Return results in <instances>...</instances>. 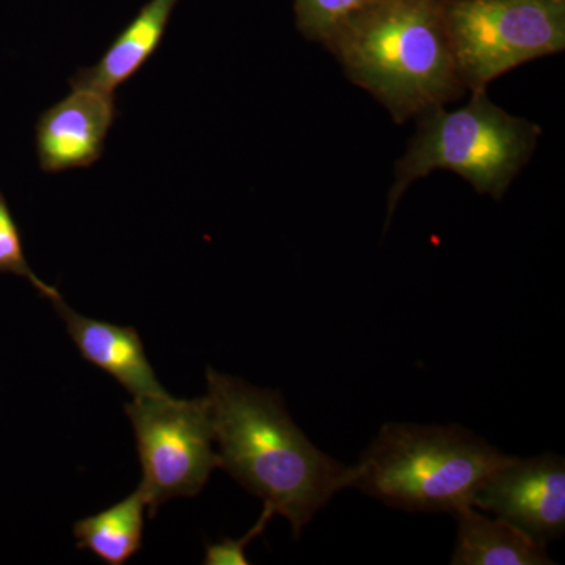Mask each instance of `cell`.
I'll return each mask as SVG.
<instances>
[{
	"label": "cell",
	"mask_w": 565,
	"mask_h": 565,
	"mask_svg": "<svg viewBox=\"0 0 565 565\" xmlns=\"http://www.w3.org/2000/svg\"><path fill=\"white\" fill-rule=\"evenodd\" d=\"M221 468L291 523L294 537L334 494L351 487L352 465L327 456L292 422L281 394L207 367Z\"/></svg>",
	"instance_id": "1"
},
{
	"label": "cell",
	"mask_w": 565,
	"mask_h": 565,
	"mask_svg": "<svg viewBox=\"0 0 565 565\" xmlns=\"http://www.w3.org/2000/svg\"><path fill=\"white\" fill-rule=\"evenodd\" d=\"M322 44L396 122L467 92L446 29L445 0H374Z\"/></svg>",
	"instance_id": "2"
},
{
	"label": "cell",
	"mask_w": 565,
	"mask_h": 565,
	"mask_svg": "<svg viewBox=\"0 0 565 565\" xmlns=\"http://www.w3.org/2000/svg\"><path fill=\"white\" fill-rule=\"evenodd\" d=\"M505 459L459 424L386 423L352 465L351 487L397 511L455 515Z\"/></svg>",
	"instance_id": "3"
},
{
	"label": "cell",
	"mask_w": 565,
	"mask_h": 565,
	"mask_svg": "<svg viewBox=\"0 0 565 565\" xmlns=\"http://www.w3.org/2000/svg\"><path fill=\"white\" fill-rule=\"evenodd\" d=\"M541 134V126L508 114L486 90L473 92L462 109L427 111L418 117V131L394 169L386 222L405 191L435 170L455 172L481 195L503 199Z\"/></svg>",
	"instance_id": "4"
},
{
	"label": "cell",
	"mask_w": 565,
	"mask_h": 565,
	"mask_svg": "<svg viewBox=\"0 0 565 565\" xmlns=\"http://www.w3.org/2000/svg\"><path fill=\"white\" fill-rule=\"evenodd\" d=\"M445 21L467 90L565 50V0H445Z\"/></svg>",
	"instance_id": "5"
},
{
	"label": "cell",
	"mask_w": 565,
	"mask_h": 565,
	"mask_svg": "<svg viewBox=\"0 0 565 565\" xmlns=\"http://www.w3.org/2000/svg\"><path fill=\"white\" fill-rule=\"evenodd\" d=\"M125 411L143 473L137 490L150 519L174 498L200 494L212 471L221 468L206 396L192 401L174 399L170 394L134 397Z\"/></svg>",
	"instance_id": "6"
},
{
	"label": "cell",
	"mask_w": 565,
	"mask_h": 565,
	"mask_svg": "<svg viewBox=\"0 0 565 565\" xmlns=\"http://www.w3.org/2000/svg\"><path fill=\"white\" fill-rule=\"evenodd\" d=\"M473 508L490 512L542 544L565 533V460L508 456L476 490Z\"/></svg>",
	"instance_id": "7"
},
{
	"label": "cell",
	"mask_w": 565,
	"mask_h": 565,
	"mask_svg": "<svg viewBox=\"0 0 565 565\" xmlns=\"http://www.w3.org/2000/svg\"><path fill=\"white\" fill-rule=\"evenodd\" d=\"M118 118L117 95L71 87L68 96L40 115L35 148L41 172L90 169L103 158Z\"/></svg>",
	"instance_id": "8"
},
{
	"label": "cell",
	"mask_w": 565,
	"mask_h": 565,
	"mask_svg": "<svg viewBox=\"0 0 565 565\" xmlns=\"http://www.w3.org/2000/svg\"><path fill=\"white\" fill-rule=\"evenodd\" d=\"M51 303L65 322L71 340L85 362L111 375L132 397L169 394L156 377L140 334L134 327L85 318L63 299L52 300Z\"/></svg>",
	"instance_id": "9"
},
{
	"label": "cell",
	"mask_w": 565,
	"mask_h": 565,
	"mask_svg": "<svg viewBox=\"0 0 565 565\" xmlns=\"http://www.w3.org/2000/svg\"><path fill=\"white\" fill-rule=\"evenodd\" d=\"M178 0H150L137 13L103 57L90 68H82L70 79V87L92 88L117 95L161 46Z\"/></svg>",
	"instance_id": "10"
},
{
	"label": "cell",
	"mask_w": 565,
	"mask_h": 565,
	"mask_svg": "<svg viewBox=\"0 0 565 565\" xmlns=\"http://www.w3.org/2000/svg\"><path fill=\"white\" fill-rule=\"evenodd\" d=\"M457 541L452 565H545L555 564L545 544L535 541L503 519H489L476 508L455 514Z\"/></svg>",
	"instance_id": "11"
},
{
	"label": "cell",
	"mask_w": 565,
	"mask_h": 565,
	"mask_svg": "<svg viewBox=\"0 0 565 565\" xmlns=\"http://www.w3.org/2000/svg\"><path fill=\"white\" fill-rule=\"evenodd\" d=\"M147 509L139 490L99 514L82 519L74 525L77 548L88 550L109 565L132 559L143 545V512Z\"/></svg>",
	"instance_id": "12"
},
{
	"label": "cell",
	"mask_w": 565,
	"mask_h": 565,
	"mask_svg": "<svg viewBox=\"0 0 565 565\" xmlns=\"http://www.w3.org/2000/svg\"><path fill=\"white\" fill-rule=\"evenodd\" d=\"M0 274H11L25 278L39 291L41 297L50 299L51 302L52 300L62 299V294L58 292L57 288L47 285L33 273L31 264L25 258L20 226L14 221L9 203H7L2 192H0Z\"/></svg>",
	"instance_id": "13"
},
{
	"label": "cell",
	"mask_w": 565,
	"mask_h": 565,
	"mask_svg": "<svg viewBox=\"0 0 565 565\" xmlns=\"http://www.w3.org/2000/svg\"><path fill=\"white\" fill-rule=\"evenodd\" d=\"M374 0H294L296 25L305 39L322 43L356 11Z\"/></svg>",
	"instance_id": "14"
},
{
	"label": "cell",
	"mask_w": 565,
	"mask_h": 565,
	"mask_svg": "<svg viewBox=\"0 0 565 565\" xmlns=\"http://www.w3.org/2000/svg\"><path fill=\"white\" fill-rule=\"evenodd\" d=\"M275 515V511L269 504H264V511L259 516L255 526L241 539H223L218 544H210L204 553V564L206 565H248L245 550L247 546L259 537L269 525L270 520Z\"/></svg>",
	"instance_id": "15"
}]
</instances>
